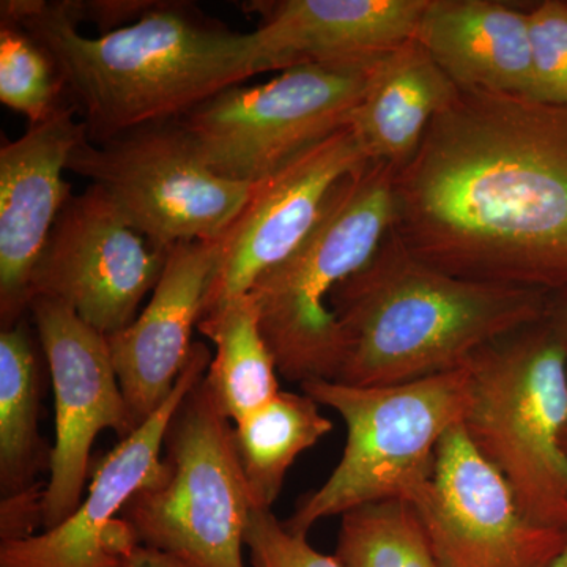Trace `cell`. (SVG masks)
Returning a JSON list of instances; mask_svg holds the SVG:
<instances>
[{"label":"cell","mask_w":567,"mask_h":567,"mask_svg":"<svg viewBox=\"0 0 567 567\" xmlns=\"http://www.w3.org/2000/svg\"><path fill=\"white\" fill-rule=\"evenodd\" d=\"M546 317L567 346V287L558 290V292L550 293Z\"/></svg>","instance_id":"30"},{"label":"cell","mask_w":567,"mask_h":567,"mask_svg":"<svg viewBox=\"0 0 567 567\" xmlns=\"http://www.w3.org/2000/svg\"><path fill=\"white\" fill-rule=\"evenodd\" d=\"M331 431L333 421L320 412L319 402L282 390L234 424L235 446L254 509L274 507L297 457Z\"/></svg>","instance_id":"21"},{"label":"cell","mask_w":567,"mask_h":567,"mask_svg":"<svg viewBox=\"0 0 567 567\" xmlns=\"http://www.w3.org/2000/svg\"><path fill=\"white\" fill-rule=\"evenodd\" d=\"M393 230L458 278L567 287V104L461 91L395 175Z\"/></svg>","instance_id":"1"},{"label":"cell","mask_w":567,"mask_h":567,"mask_svg":"<svg viewBox=\"0 0 567 567\" xmlns=\"http://www.w3.org/2000/svg\"><path fill=\"white\" fill-rule=\"evenodd\" d=\"M196 342L173 394L132 435L121 440L96 468L87 496L66 520L43 535L0 544V567H122L140 546L122 511L162 473L164 436L175 410L212 363Z\"/></svg>","instance_id":"13"},{"label":"cell","mask_w":567,"mask_h":567,"mask_svg":"<svg viewBox=\"0 0 567 567\" xmlns=\"http://www.w3.org/2000/svg\"><path fill=\"white\" fill-rule=\"evenodd\" d=\"M301 390L338 412L347 429L344 453L331 476L284 522L295 535L308 536L317 522L357 507L391 499L412 505L431 480L443 436L464 421L470 379L461 368L401 385L316 380Z\"/></svg>","instance_id":"6"},{"label":"cell","mask_w":567,"mask_h":567,"mask_svg":"<svg viewBox=\"0 0 567 567\" xmlns=\"http://www.w3.org/2000/svg\"><path fill=\"white\" fill-rule=\"evenodd\" d=\"M218 252L219 240L173 246L147 306L128 327L107 336L134 429L171 398L188 363Z\"/></svg>","instance_id":"16"},{"label":"cell","mask_w":567,"mask_h":567,"mask_svg":"<svg viewBox=\"0 0 567 567\" xmlns=\"http://www.w3.org/2000/svg\"><path fill=\"white\" fill-rule=\"evenodd\" d=\"M66 171L89 178L156 249L218 240L254 185L210 171L178 118L134 126L102 142L84 140Z\"/></svg>","instance_id":"9"},{"label":"cell","mask_w":567,"mask_h":567,"mask_svg":"<svg viewBox=\"0 0 567 567\" xmlns=\"http://www.w3.org/2000/svg\"><path fill=\"white\" fill-rule=\"evenodd\" d=\"M385 52L306 63L215 93L178 122L210 171L259 183L346 128Z\"/></svg>","instance_id":"8"},{"label":"cell","mask_w":567,"mask_h":567,"mask_svg":"<svg viewBox=\"0 0 567 567\" xmlns=\"http://www.w3.org/2000/svg\"><path fill=\"white\" fill-rule=\"evenodd\" d=\"M365 162L347 125L256 183L248 203L218 238L203 316L249 293L265 271L286 260L311 233L336 183Z\"/></svg>","instance_id":"14"},{"label":"cell","mask_w":567,"mask_h":567,"mask_svg":"<svg viewBox=\"0 0 567 567\" xmlns=\"http://www.w3.org/2000/svg\"><path fill=\"white\" fill-rule=\"evenodd\" d=\"M415 39L461 91L533 99L528 3L427 0Z\"/></svg>","instance_id":"18"},{"label":"cell","mask_w":567,"mask_h":567,"mask_svg":"<svg viewBox=\"0 0 567 567\" xmlns=\"http://www.w3.org/2000/svg\"><path fill=\"white\" fill-rule=\"evenodd\" d=\"M29 311L54 390L55 443L41 502V527L51 529L66 520L84 499L96 436L110 429L123 440L136 429L106 336L52 298H32Z\"/></svg>","instance_id":"12"},{"label":"cell","mask_w":567,"mask_h":567,"mask_svg":"<svg viewBox=\"0 0 567 567\" xmlns=\"http://www.w3.org/2000/svg\"><path fill=\"white\" fill-rule=\"evenodd\" d=\"M0 6V20L20 24L50 52L92 142L181 117L268 71L256 33L233 31L189 2H155L140 21L95 39L82 35L61 0Z\"/></svg>","instance_id":"2"},{"label":"cell","mask_w":567,"mask_h":567,"mask_svg":"<svg viewBox=\"0 0 567 567\" xmlns=\"http://www.w3.org/2000/svg\"><path fill=\"white\" fill-rule=\"evenodd\" d=\"M163 450L162 473L122 511L141 546L200 567H245V532L254 506L234 423L204 379L175 410Z\"/></svg>","instance_id":"7"},{"label":"cell","mask_w":567,"mask_h":567,"mask_svg":"<svg viewBox=\"0 0 567 567\" xmlns=\"http://www.w3.org/2000/svg\"><path fill=\"white\" fill-rule=\"evenodd\" d=\"M533 100L567 104V0L528 6Z\"/></svg>","instance_id":"25"},{"label":"cell","mask_w":567,"mask_h":567,"mask_svg":"<svg viewBox=\"0 0 567 567\" xmlns=\"http://www.w3.org/2000/svg\"><path fill=\"white\" fill-rule=\"evenodd\" d=\"M63 10L80 28V22L89 21L99 28L100 35L117 31L140 21L155 2L148 0H95V2H73L61 0Z\"/></svg>","instance_id":"27"},{"label":"cell","mask_w":567,"mask_h":567,"mask_svg":"<svg viewBox=\"0 0 567 567\" xmlns=\"http://www.w3.org/2000/svg\"><path fill=\"white\" fill-rule=\"evenodd\" d=\"M122 567H200L181 555L158 550L147 546H137Z\"/></svg>","instance_id":"29"},{"label":"cell","mask_w":567,"mask_h":567,"mask_svg":"<svg viewBox=\"0 0 567 567\" xmlns=\"http://www.w3.org/2000/svg\"><path fill=\"white\" fill-rule=\"evenodd\" d=\"M561 445H563V450H565V453L567 456V424H566V429H565V434H563Z\"/></svg>","instance_id":"32"},{"label":"cell","mask_w":567,"mask_h":567,"mask_svg":"<svg viewBox=\"0 0 567 567\" xmlns=\"http://www.w3.org/2000/svg\"><path fill=\"white\" fill-rule=\"evenodd\" d=\"M548 297L445 274L391 229L372 259L331 295L344 341L338 382L401 385L456 371L483 347L544 319Z\"/></svg>","instance_id":"3"},{"label":"cell","mask_w":567,"mask_h":567,"mask_svg":"<svg viewBox=\"0 0 567 567\" xmlns=\"http://www.w3.org/2000/svg\"><path fill=\"white\" fill-rule=\"evenodd\" d=\"M341 517L334 557L342 567H442L410 503H372Z\"/></svg>","instance_id":"23"},{"label":"cell","mask_w":567,"mask_h":567,"mask_svg":"<svg viewBox=\"0 0 567 567\" xmlns=\"http://www.w3.org/2000/svg\"><path fill=\"white\" fill-rule=\"evenodd\" d=\"M412 506L442 567H551L567 547V529L532 520L462 424L443 436Z\"/></svg>","instance_id":"10"},{"label":"cell","mask_w":567,"mask_h":567,"mask_svg":"<svg viewBox=\"0 0 567 567\" xmlns=\"http://www.w3.org/2000/svg\"><path fill=\"white\" fill-rule=\"evenodd\" d=\"M551 567H567V547L565 551H563L561 557H559Z\"/></svg>","instance_id":"31"},{"label":"cell","mask_w":567,"mask_h":567,"mask_svg":"<svg viewBox=\"0 0 567 567\" xmlns=\"http://www.w3.org/2000/svg\"><path fill=\"white\" fill-rule=\"evenodd\" d=\"M0 102L31 125L47 121L66 104L65 84L54 59L35 37L0 20Z\"/></svg>","instance_id":"24"},{"label":"cell","mask_w":567,"mask_h":567,"mask_svg":"<svg viewBox=\"0 0 567 567\" xmlns=\"http://www.w3.org/2000/svg\"><path fill=\"white\" fill-rule=\"evenodd\" d=\"M39 354L24 320L0 333V487L2 498L32 487L50 468L39 432Z\"/></svg>","instance_id":"22"},{"label":"cell","mask_w":567,"mask_h":567,"mask_svg":"<svg viewBox=\"0 0 567 567\" xmlns=\"http://www.w3.org/2000/svg\"><path fill=\"white\" fill-rule=\"evenodd\" d=\"M252 567H342L334 555H323L308 537L289 532L271 509H254L245 532Z\"/></svg>","instance_id":"26"},{"label":"cell","mask_w":567,"mask_h":567,"mask_svg":"<svg viewBox=\"0 0 567 567\" xmlns=\"http://www.w3.org/2000/svg\"><path fill=\"white\" fill-rule=\"evenodd\" d=\"M87 128L69 103L0 148V319L2 330L29 311L33 268L73 197L63 171Z\"/></svg>","instance_id":"15"},{"label":"cell","mask_w":567,"mask_h":567,"mask_svg":"<svg viewBox=\"0 0 567 567\" xmlns=\"http://www.w3.org/2000/svg\"><path fill=\"white\" fill-rule=\"evenodd\" d=\"M197 330L215 346L204 377L219 410L237 424L281 391L278 365L249 293L200 317Z\"/></svg>","instance_id":"20"},{"label":"cell","mask_w":567,"mask_h":567,"mask_svg":"<svg viewBox=\"0 0 567 567\" xmlns=\"http://www.w3.org/2000/svg\"><path fill=\"white\" fill-rule=\"evenodd\" d=\"M457 93L415 37L388 51L350 121L364 158L402 169Z\"/></svg>","instance_id":"19"},{"label":"cell","mask_w":567,"mask_h":567,"mask_svg":"<svg viewBox=\"0 0 567 567\" xmlns=\"http://www.w3.org/2000/svg\"><path fill=\"white\" fill-rule=\"evenodd\" d=\"M395 175L382 162L347 174L328 194L308 237L249 290L279 375L289 382H338L344 341L330 298L393 229Z\"/></svg>","instance_id":"4"},{"label":"cell","mask_w":567,"mask_h":567,"mask_svg":"<svg viewBox=\"0 0 567 567\" xmlns=\"http://www.w3.org/2000/svg\"><path fill=\"white\" fill-rule=\"evenodd\" d=\"M44 488L33 484L20 494L2 498L0 516V536L3 540L25 539L33 536L37 525H41V502Z\"/></svg>","instance_id":"28"},{"label":"cell","mask_w":567,"mask_h":567,"mask_svg":"<svg viewBox=\"0 0 567 567\" xmlns=\"http://www.w3.org/2000/svg\"><path fill=\"white\" fill-rule=\"evenodd\" d=\"M167 256L169 251L153 248L110 197L91 185L59 215L33 268L29 298L70 306L107 338L136 319L145 295L162 278Z\"/></svg>","instance_id":"11"},{"label":"cell","mask_w":567,"mask_h":567,"mask_svg":"<svg viewBox=\"0 0 567 567\" xmlns=\"http://www.w3.org/2000/svg\"><path fill=\"white\" fill-rule=\"evenodd\" d=\"M470 442L536 524L567 529V346L547 317L477 350L466 364Z\"/></svg>","instance_id":"5"},{"label":"cell","mask_w":567,"mask_h":567,"mask_svg":"<svg viewBox=\"0 0 567 567\" xmlns=\"http://www.w3.org/2000/svg\"><path fill=\"white\" fill-rule=\"evenodd\" d=\"M427 0H260L245 10L268 71L361 58L413 39Z\"/></svg>","instance_id":"17"}]
</instances>
